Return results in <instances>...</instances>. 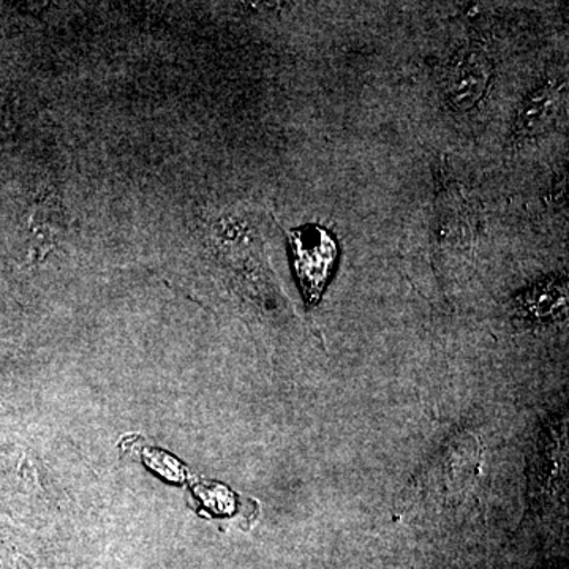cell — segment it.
Instances as JSON below:
<instances>
[{
	"instance_id": "cell-1",
	"label": "cell",
	"mask_w": 569,
	"mask_h": 569,
	"mask_svg": "<svg viewBox=\"0 0 569 569\" xmlns=\"http://www.w3.org/2000/svg\"><path fill=\"white\" fill-rule=\"evenodd\" d=\"M296 277L307 306L320 302L331 280L339 257L335 236L318 224H306L290 231Z\"/></svg>"
},
{
	"instance_id": "cell-2",
	"label": "cell",
	"mask_w": 569,
	"mask_h": 569,
	"mask_svg": "<svg viewBox=\"0 0 569 569\" xmlns=\"http://www.w3.org/2000/svg\"><path fill=\"white\" fill-rule=\"evenodd\" d=\"M492 70V61L482 48L471 47L460 52L447 78L449 107L459 112L473 110L488 92Z\"/></svg>"
},
{
	"instance_id": "cell-3",
	"label": "cell",
	"mask_w": 569,
	"mask_h": 569,
	"mask_svg": "<svg viewBox=\"0 0 569 569\" xmlns=\"http://www.w3.org/2000/svg\"><path fill=\"white\" fill-rule=\"evenodd\" d=\"M563 102V84L557 81L542 82L539 88L529 93L518 119H516V137L522 140L539 137L548 132L559 116Z\"/></svg>"
},
{
	"instance_id": "cell-4",
	"label": "cell",
	"mask_w": 569,
	"mask_h": 569,
	"mask_svg": "<svg viewBox=\"0 0 569 569\" xmlns=\"http://www.w3.org/2000/svg\"><path fill=\"white\" fill-rule=\"evenodd\" d=\"M567 306V284L561 280L549 279L537 283L519 299L523 316L533 320H545L560 312Z\"/></svg>"
}]
</instances>
